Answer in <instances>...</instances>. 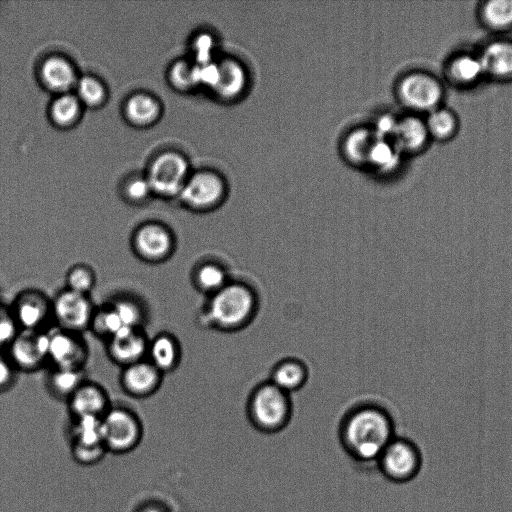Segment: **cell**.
I'll use <instances>...</instances> for the list:
<instances>
[{"instance_id": "cell-1", "label": "cell", "mask_w": 512, "mask_h": 512, "mask_svg": "<svg viewBox=\"0 0 512 512\" xmlns=\"http://www.w3.org/2000/svg\"><path fill=\"white\" fill-rule=\"evenodd\" d=\"M390 413L374 402H361L343 415L338 437L345 453L359 465H374L395 437Z\"/></svg>"}, {"instance_id": "cell-2", "label": "cell", "mask_w": 512, "mask_h": 512, "mask_svg": "<svg viewBox=\"0 0 512 512\" xmlns=\"http://www.w3.org/2000/svg\"><path fill=\"white\" fill-rule=\"evenodd\" d=\"M260 295L248 280L233 277L219 291L206 297L198 321L207 329L236 333L246 329L260 310Z\"/></svg>"}, {"instance_id": "cell-3", "label": "cell", "mask_w": 512, "mask_h": 512, "mask_svg": "<svg viewBox=\"0 0 512 512\" xmlns=\"http://www.w3.org/2000/svg\"><path fill=\"white\" fill-rule=\"evenodd\" d=\"M293 403L291 395L269 380L258 383L246 401V416L251 426L264 434H276L291 421Z\"/></svg>"}, {"instance_id": "cell-4", "label": "cell", "mask_w": 512, "mask_h": 512, "mask_svg": "<svg viewBox=\"0 0 512 512\" xmlns=\"http://www.w3.org/2000/svg\"><path fill=\"white\" fill-rule=\"evenodd\" d=\"M143 426L132 410L112 406L101 418V436L108 452L117 454L134 450L141 442Z\"/></svg>"}, {"instance_id": "cell-5", "label": "cell", "mask_w": 512, "mask_h": 512, "mask_svg": "<svg viewBox=\"0 0 512 512\" xmlns=\"http://www.w3.org/2000/svg\"><path fill=\"white\" fill-rule=\"evenodd\" d=\"M375 466L393 483H407L421 470L422 454L411 440L395 436L378 457Z\"/></svg>"}, {"instance_id": "cell-6", "label": "cell", "mask_w": 512, "mask_h": 512, "mask_svg": "<svg viewBox=\"0 0 512 512\" xmlns=\"http://www.w3.org/2000/svg\"><path fill=\"white\" fill-rule=\"evenodd\" d=\"M95 308L90 295L66 287L51 300V316L58 328L79 334L89 329Z\"/></svg>"}, {"instance_id": "cell-7", "label": "cell", "mask_w": 512, "mask_h": 512, "mask_svg": "<svg viewBox=\"0 0 512 512\" xmlns=\"http://www.w3.org/2000/svg\"><path fill=\"white\" fill-rule=\"evenodd\" d=\"M131 249L141 261L159 264L172 257L176 250V239L165 225L148 222L133 233Z\"/></svg>"}, {"instance_id": "cell-8", "label": "cell", "mask_w": 512, "mask_h": 512, "mask_svg": "<svg viewBox=\"0 0 512 512\" xmlns=\"http://www.w3.org/2000/svg\"><path fill=\"white\" fill-rule=\"evenodd\" d=\"M184 203L197 211L219 207L227 195V183L218 172L199 171L188 178L180 192Z\"/></svg>"}, {"instance_id": "cell-9", "label": "cell", "mask_w": 512, "mask_h": 512, "mask_svg": "<svg viewBox=\"0 0 512 512\" xmlns=\"http://www.w3.org/2000/svg\"><path fill=\"white\" fill-rule=\"evenodd\" d=\"M49 331L20 330L5 354L17 371L34 372L48 363Z\"/></svg>"}, {"instance_id": "cell-10", "label": "cell", "mask_w": 512, "mask_h": 512, "mask_svg": "<svg viewBox=\"0 0 512 512\" xmlns=\"http://www.w3.org/2000/svg\"><path fill=\"white\" fill-rule=\"evenodd\" d=\"M88 355L82 334L58 327L49 331L48 363L53 368L84 369Z\"/></svg>"}, {"instance_id": "cell-11", "label": "cell", "mask_w": 512, "mask_h": 512, "mask_svg": "<svg viewBox=\"0 0 512 512\" xmlns=\"http://www.w3.org/2000/svg\"><path fill=\"white\" fill-rule=\"evenodd\" d=\"M188 164L176 153H165L152 164L148 183L151 190L166 196L180 194L188 180Z\"/></svg>"}, {"instance_id": "cell-12", "label": "cell", "mask_w": 512, "mask_h": 512, "mask_svg": "<svg viewBox=\"0 0 512 512\" xmlns=\"http://www.w3.org/2000/svg\"><path fill=\"white\" fill-rule=\"evenodd\" d=\"M71 451L74 458L89 465L101 459L106 451L101 436V418H73Z\"/></svg>"}, {"instance_id": "cell-13", "label": "cell", "mask_w": 512, "mask_h": 512, "mask_svg": "<svg viewBox=\"0 0 512 512\" xmlns=\"http://www.w3.org/2000/svg\"><path fill=\"white\" fill-rule=\"evenodd\" d=\"M10 311L21 330H43L51 316V300L39 290L26 289L15 297Z\"/></svg>"}, {"instance_id": "cell-14", "label": "cell", "mask_w": 512, "mask_h": 512, "mask_svg": "<svg viewBox=\"0 0 512 512\" xmlns=\"http://www.w3.org/2000/svg\"><path fill=\"white\" fill-rule=\"evenodd\" d=\"M149 339L143 328L123 327L106 341L107 355L123 367L146 359Z\"/></svg>"}, {"instance_id": "cell-15", "label": "cell", "mask_w": 512, "mask_h": 512, "mask_svg": "<svg viewBox=\"0 0 512 512\" xmlns=\"http://www.w3.org/2000/svg\"><path fill=\"white\" fill-rule=\"evenodd\" d=\"M163 374L147 359L126 367L120 373L122 390L134 398H146L159 389Z\"/></svg>"}, {"instance_id": "cell-16", "label": "cell", "mask_w": 512, "mask_h": 512, "mask_svg": "<svg viewBox=\"0 0 512 512\" xmlns=\"http://www.w3.org/2000/svg\"><path fill=\"white\" fill-rule=\"evenodd\" d=\"M73 418L102 416L111 407L107 391L99 384L85 380L67 400Z\"/></svg>"}, {"instance_id": "cell-17", "label": "cell", "mask_w": 512, "mask_h": 512, "mask_svg": "<svg viewBox=\"0 0 512 512\" xmlns=\"http://www.w3.org/2000/svg\"><path fill=\"white\" fill-rule=\"evenodd\" d=\"M398 94L405 105L414 109L430 110L439 101L441 91L438 84L428 76L411 74L399 83Z\"/></svg>"}, {"instance_id": "cell-18", "label": "cell", "mask_w": 512, "mask_h": 512, "mask_svg": "<svg viewBox=\"0 0 512 512\" xmlns=\"http://www.w3.org/2000/svg\"><path fill=\"white\" fill-rule=\"evenodd\" d=\"M248 82V71L243 63L234 57H225L217 63V78L212 89L221 99L231 101L245 93Z\"/></svg>"}, {"instance_id": "cell-19", "label": "cell", "mask_w": 512, "mask_h": 512, "mask_svg": "<svg viewBox=\"0 0 512 512\" xmlns=\"http://www.w3.org/2000/svg\"><path fill=\"white\" fill-rule=\"evenodd\" d=\"M233 278L225 262L218 258H205L193 267L191 282L195 290L209 297L223 288Z\"/></svg>"}, {"instance_id": "cell-20", "label": "cell", "mask_w": 512, "mask_h": 512, "mask_svg": "<svg viewBox=\"0 0 512 512\" xmlns=\"http://www.w3.org/2000/svg\"><path fill=\"white\" fill-rule=\"evenodd\" d=\"M146 357L162 374L172 372L180 364L181 345L173 334L158 333L149 340Z\"/></svg>"}, {"instance_id": "cell-21", "label": "cell", "mask_w": 512, "mask_h": 512, "mask_svg": "<svg viewBox=\"0 0 512 512\" xmlns=\"http://www.w3.org/2000/svg\"><path fill=\"white\" fill-rule=\"evenodd\" d=\"M308 379L309 369L303 360L297 357H285L273 365L268 380L291 395L301 390Z\"/></svg>"}, {"instance_id": "cell-22", "label": "cell", "mask_w": 512, "mask_h": 512, "mask_svg": "<svg viewBox=\"0 0 512 512\" xmlns=\"http://www.w3.org/2000/svg\"><path fill=\"white\" fill-rule=\"evenodd\" d=\"M373 129L359 127L350 131L343 140V155L353 165L364 166L376 140Z\"/></svg>"}, {"instance_id": "cell-23", "label": "cell", "mask_w": 512, "mask_h": 512, "mask_svg": "<svg viewBox=\"0 0 512 512\" xmlns=\"http://www.w3.org/2000/svg\"><path fill=\"white\" fill-rule=\"evenodd\" d=\"M85 380L84 369L52 368L47 387L54 397L67 401Z\"/></svg>"}, {"instance_id": "cell-24", "label": "cell", "mask_w": 512, "mask_h": 512, "mask_svg": "<svg viewBox=\"0 0 512 512\" xmlns=\"http://www.w3.org/2000/svg\"><path fill=\"white\" fill-rule=\"evenodd\" d=\"M427 137L426 126L417 118L407 117L398 120L392 142L399 151L418 149Z\"/></svg>"}, {"instance_id": "cell-25", "label": "cell", "mask_w": 512, "mask_h": 512, "mask_svg": "<svg viewBox=\"0 0 512 512\" xmlns=\"http://www.w3.org/2000/svg\"><path fill=\"white\" fill-rule=\"evenodd\" d=\"M484 72L496 76L512 74V45L496 42L487 47L480 58Z\"/></svg>"}, {"instance_id": "cell-26", "label": "cell", "mask_w": 512, "mask_h": 512, "mask_svg": "<svg viewBox=\"0 0 512 512\" xmlns=\"http://www.w3.org/2000/svg\"><path fill=\"white\" fill-rule=\"evenodd\" d=\"M45 84L52 90L65 91L75 83L72 66L64 59L53 57L45 61L42 67Z\"/></svg>"}, {"instance_id": "cell-27", "label": "cell", "mask_w": 512, "mask_h": 512, "mask_svg": "<svg viewBox=\"0 0 512 512\" xmlns=\"http://www.w3.org/2000/svg\"><path fill=\"white\" fill-rule=\"evenodd\" d=\"M123 326L143 328L146 319L144 307L140 301L132 296H117L108 301Z\"/></svg>"}, {"instance_id": "cell-28", "label": "cell", "mask_w": 512, "mask_h": 512, "mask_svg": "<svg viewBox=\"0 0 512 512\" xmlns=\"http://www.w3.org/2000/svg\"><path fill=\"white\" fill-rule=\"evenodd\" d=\"M123 324L109 302L101 307L95 308L89 329L100 338L106 341L114 336Z\"/></svg>"}, {"instance_id": "cell-29", "label": "cell", "mask_w": 512, "mask_h": 512, "mask_svg": "<svg viewBox=\"0 0 512 512\" xmlns=\"http://www.w3.org/2000/svg\"><path fill=\"white\" fill-rule=\"evenodd\" d=\"M400 151L390 140L376 138L368 158V166L389 171L399 162Z\"/></svg>"}, {"instance_id": "cell-30", "label": "cell", "mask_w": 512, "mask_h": 512, "mask_svg": "<svg viewBox=\"0 0 512 512\" xmlns=\"http://www.w3.org/2000/svg\"><path fill=\"white\" fill-rule=\"evenodd\" d=\"M126 112L133 122L147 124L158 116L159 107L150 96L139 94L129 99L126 105Z\"/></svg>"}, {"instance_id": "cell-31", "label": "cell", "mask_w": 512, "mask_h": 512, "mask_svg": "<svg viewBox=\"0 0 512 512\" xmlns=\"http://www.w3.org/2000/svg\"><path fill=\"white\" fill-rule=\"evenodd\" d=\"M65 282L67 289L90 295L96 284V274L87 264H75L67 271Z\"/></svg>"}, {"instance_id": "cell-32", "label": "cell", "mask_w": 512, "mask_h": 512, "mask_svg": "<svg viewBox=\"0 0 512 512\" xmlns=\"http://www.w3.org/2000/svg\"><path fill=\"white\" fill-rule=\"evenodd\" d=\"M487 22L495 27L512 24V0H494L487 3L484 9Z\"/></svg>"}, {"instance_id": "cell-33", "label": "cell", "mask_w": 512, "mask_h": 512, "mask_svg": "<svg viewBox=\"0 0 512 512\" xmlns=\"http://www.w3.org/2000/svg\"><path fill=\"white\" fill-rule=\"evenodd\" d=\"M79 113V103L72 95L59 97L52 106V116L61 125L73 122Z\"/></svg>"}, {"instance_id": "cell-34", "label": "cell", "mask_w": 512, "mask_h": 512, "mask_svg": "<svg viewBox=\"0 0 512 512\" xmlns=\"http://www.w3.org/2000/svg\"><path fill=\"white\" fill-rule=\"evenodd\" d=\"M453 75L464 82L476 80L483 72L480 59L461 57L452 66Z\"/></svg>"}, {"instance_id": "cell-35", "label": "cell", "mask_w": 512, "mask_h": 512, "mask_svg": "<svg viewBox=\"0 0 512 512\" xmlns=\"http://www.w3.org/2000/svg\"><path fill=\"white\" fill-rule=\"evenodd\" d=\"M20 330L10 308L0 305V352L8 348Z\"/></svg>"}, {"instance_id": "cell-36", "label": "cell", "mask_w": 512, "mask_h": 512, "mask_svg": "<svg viewBox=\"0 0 512 512\" xmlns=\"http://www.w3.org/2000/svg\"><path fill=\"white\" fill-rule=\"evenodd\" d=\"M79 97L88 105H97L104 98L103 86L92 77H84L77 84Z\"/></svg>"}, {"instance_id": "cell-37", "label": "cell", "mask_w": 512, "mask_h": 512, "mask_svg": "<svg viewBox=\"0 0 512 512\" xmlns=\"http://www.w3.org/2000/svg\"><path fill=\"white\" fill-rule=\"evenodd\" d=\"M427 124L433 134L438 137H445L452 132L454 119L448 112L438 110L430 114Z\"/></svg>"}, {"instance_id": "cell-38", "label": "cell", "mask_w": 512, "mask_h": 512, "mask_svg": "<svg viewBox=\"0 0 512 512\" xmlns=\"http://www.w3.org/2000/svg\"><path fill=\"white\" fill-rule=\"evenodd\" d=\"M172 79L180 87H191L199 83L198 66H191L185 62L177 63L172 71Z\"/></svg>"}, {"instance_id": "cell-39", "label": "cell", "mask_w": 512, "mask_h": 512, "mask_svg": "<svg viewBox=\"0 0 512 512\" xmlns=\"http://www.w3.org/2000/svg\"><path fill=\"white\" fill-rule=\"evenodd\" d=\"M17 369L5 353L0 352V393L8 391L15 383Z\"/></svg>"}, {"instance_id": "cell-40", "label": "cell", "mask_w": 512, "mask_h": 512, "mask_svg": "<svg viewBox=\"0 0 512 512\" xmlns=\"http://www.w3.org/2000/svg\"><path fill=\"white\" fill-rule=\"evenodd\" d=\"M195 56L199 65L211 63V56L213 53L214 42L213 39L207 35H200L195 41Z\"/></svg>"}, {"instance_id": "cell-41", "label": "cell", "mask_w": 512, "mask_h": 512, "mask_svg": "<svg viewBox=\"0 0 512 512\" xmlns=\"http://www.w3.org/2000/svg\"><path fill=\"white\" fill-rule=\"evenodd\" d=\"M151 187L147 180L136 179L132 181L127 187V194L133 200H142L150 192Z\"/></svg>"}, {"instance_id": "cell-42", "label": "cell", "mask_w": 512, "mask_h": 512, "mask_svg": "<svg viewBox=\"0 0 512 512\" xmlns=\"http://www.w3.org/2000/svg\"><path fill=\"white\" fill-rule=\"evenodd\" d=\"M136 512H169L166 507L158 502L150 501L138 507Z\"/></svg>"}]
</instances>
